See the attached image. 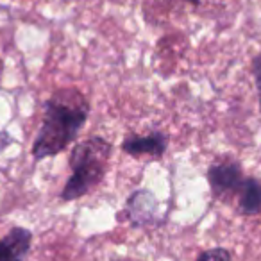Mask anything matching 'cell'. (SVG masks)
I'll list each match as a JSON object with an SVG mask.
<instances>
[{"label": "cell", "mask_w": 261, "mask_h": 261, "mask_svg": "<svg viewBox=\"0 0 261 261\" xmlns=\"http://www.w3.org/2000/svg\"><path fill=\"white\" fill-rule=\"evenodd\" d=\"M90 116V102L77 88H59L43 102V116L33 143L34 161L65 152Z\"/></svg>", "instance_id": "1"}, {"label": "cell", "mask_w": 261, "mask_h": 261, "mask_svg": "<svg viewBox=\"0 0 261 261\" xmlns=\"http://www.w3.org/2000/svg\"><path fill=\"white\" fill-rule=\"evenodd\" d=\"M111 154L113 145L100 136H91L75 143L68 158L72 174L61 192V199L77 200L100 185L108 172Z\"/></svg>", "instance_id": "2"}, {"label": "cell", "mask_w": 261, "mask_h": 261, "mask_svg": "<svg viewBox=\"0 0 261 261\" xmlns=\"http://www.w3.org/2000/svg\"><path fill=\"white\" fill-rule=\"evenodd\" d=\"M206 177L215 199L224 200L238 193L245 175H243V168L238 161L229 156H222L210 165Z\"/></svg>", "instance_id": "3"}, {"label": "cell", "mask_w": 261, "mask_h": 261, "mask_svg": "<svg viewBox=\"0 0 261 261\" xmlns=\"http://www.w3.org/2000/svg\"><path fill=\"white\" fill-rule=\"evenodd\" d=\"M168 149V138L161 130H154L150 135H129L123 138L122 150L133 158L150 156V158H163Z\"/></svg>", "instance_id": "4"}, {"label": "cell", "mask_w": 261, "mask_h": 261, "mask_svg": "<svg viewBox=\"0 0 261 261\" xmlns=\"http://www.w3.org/2000/svg\"><path fill=\"white\" fill-rule=\"evenodd\" d=\"M33 232L25 227H13L0 240V261H23L31 250Z\"/></svg>", "instance_id": "5"}, {"label": "cell", "mask_w": 261, "mask_h": 261, "mask_svg": "<svg viewBox=\"0 0 261 261\" xmlns=\"http://www.w3.org/2000/svg\"><path fill=\"white\" fill-rule=\"evenodd\" d=\"M156 197L149 192V190H138L127 199L125 204V213L133 224H147V222L154 220V213H156Z\"/></svg>", "instance_id": "6"}, {"label": "cell", "mask_w": 261, "mask_h": 261, "mask_svg": "<svg viewBox=\"0 0 261 261\" xmlns=\"http://www.w3.org/2000/svg\"><path fill=\"white\" fill-rule=\"evenodd\" d=\"M238 211L247 217L261 213V181L257 177H245L238 190Z\"/></svg>", "instance_id": "7"}, {"label": "cell", "mask_w": 261, "mask_h": 261, "mask_svg": "<svg viewBox=\"0 0 261 261\" xmlns=\"http://www.w3.org/2000/svg\"><path fill=\"white\" fill-rule=\"evenodd\" d=\"M197 261H231V252L224 247H215V249L204 250Z\"/></svg>", "instance_id": "8"}, {"label": "cell", "mask_w": 261, "mask_h": 261, "mask_svg": "<svg viewBox=\"0 0 261 261\" xmlns=\"http://www.w3.org/2000/svg\"><path fill=\"white\" fill-rule=\"evenodd\" d=\"M252 73L254 81H256V90H257V100H259V111H261V54H257L252 61Z\"/></svg>", "instance_id": "9"}, {"label": "cell", "mask_w": 261, "mask_h": 261, "mask_svg": "<svg viewBox=\"0 0 261 261\" xmlns=\"http://www.w3.org/2000/svg\"><path fill=\"white\" fill-rule=\"evenodd\" d=\"M13 143H15V138L9 135L8 130H0V154L4 152L6 149H9Z\"/></svg>", "instance_id": "10"}]
</instances>
